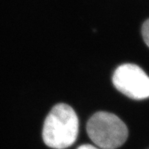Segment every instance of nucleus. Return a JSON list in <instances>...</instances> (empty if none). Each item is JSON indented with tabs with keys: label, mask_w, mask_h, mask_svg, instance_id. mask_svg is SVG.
<instances>
[{
	"label": "nucleus",
	"mask_w": 149,
	"mask_h": 149,
	"mask_svg": "<svg viewBox=\"0 0 149 149\" xmlns=\"http://www.w3.org/2000/svg\"><path fill=\"white\" fill-rule=\"evenodd\" d=\"M78 134L79 119L74 110L68 104L56 105L43 124L44 143L52 148H66L74 143Z\"/></svg>",
	"instance_id": "nucleus-1"
},
{
	"label": "nucleus",
	"mask_w": 149,
	"mask_h": 149,
	"mask_svg": "<svg viewBox=\"0 0 149 149\" xmlns=\"http://www.w3.org/2000/svg\"><path fill=\"white\" fill-rule=\"evenodd\" d=\"M87 133L97 146L103 149H116L126 142L128 129L115 114L98 112L87 123Z\"/></svg>",
	"instance_id": "nucleus-2"
},
{
	"label": "nucleus",
	"mask_w": 149,
	"mask_h": 149,
	"mask_svg": "<svg viewBox=\"0 0 149 149\" xmlns=\"http://www.w3.org/2000/svg\"><path fill=\"white\" fill-rule=\"evenodd\" d=\"M113 83L119 91L132 99L149 97V77L135 64L118 67L113 75Z\"/></svg>",
	"instance_id": "nucleus-3"
},
{
	"label": "nucleus",
	"mask_w": 149,
	"mask_h": 149,
	"mask_svg": "<svg viewBox=\"0 0 149 149\" xmlns=\"http://www.w3.org/2000/svg\"><path fill=\"white\" fill-rule=\"evenodd\" d=\"M141 32H142L144 40L148 45V47H149V19L144 23Z\"/></svg>",
	"instance_id": "nucleus-4"
},
{
	"label": "nucleus",
	"mask_w": 149,
	"mask_h": 149,
	"mask_svg": "<svg viewBox=\"0 0 149 149\" xmlns=\"http://www.w3.org/2000/svg\"><path fill=\"white\" fill-rule=\"evenodd\" d=\"M77 149H100L98 148L95 147V146H93L91 145H83L79 146Z\"/></svg>",
	"instance_id": "nucleus-5"
}]
</instances>
